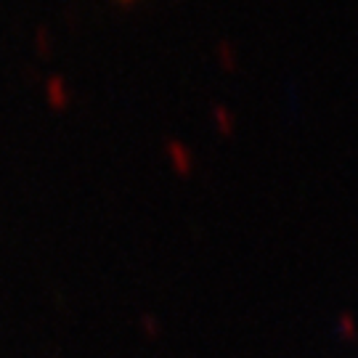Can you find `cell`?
I'll list each match as a JSON object with an SVG mask.
<instances>
[{"label": "cell", "instance_id": "1", "mask_svg": "<svg viewBox=\"0 0 358 358\" xmlns=\"http://www.w3.org/2000/svg\"><path fill=\"white\" fill-rule=\"evenodd\" d=\"M48 96H51V101H56V104H64V101H67V85H64L61 77H51V80H48Z\"/></svg>", "mask_w": 358, "mask_h": 358}, {"label": "cell", "instance_id": "2", "mask_svg": "<svg viewBox=\"0 0 358 358\" xmlns=\"http://www.w3.org/2000/svg\"><path fill=\"white\" fill-rule=\"evenodd\" d=\"M125 3H130V0H125Z\"/></svg>", "mask_w": 358, "mask_h": 358}]
</instances>
